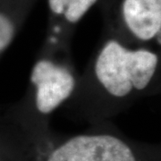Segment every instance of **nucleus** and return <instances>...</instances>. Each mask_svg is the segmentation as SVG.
Returning <instances> with one entry per match:
<instances>
[{
	"label": "nucleus",
	"instance_id": "7",
	"mask_svg": "<svg viewBox=\"0 0 161 161\" xmlns=\"http://www.w3.org/2000/svg\"><path fill=\"white\" fill-rule=\"evenodd\" d=\"M0 161H25L22 152L0 122Z\"/></svg>",
	"mask_w": 161,
	"mask_h": 161
},
{
	"label": "nucleus",
	"instance_id": "4",
	"mask_svg": "<svg viewBox=\"0 0 161 161\" xmlns=\"http://www.w3.org/2000/svg\"><path fill=\"white\" fill-rule=\"evenodd\" d=\"M106 15L104 34L130 47L161 50V0H113Z\"/></svg>",
	"mask_w": 161,
	"mask_h": 161
},
{
	"label": "nucleus",
	"instance_id": "5",
	"mask_svg": "<svg viewBox=\"0 0 161 161\" xmlns=\"http://www.w3.org/2000/svg\"><path fill=\"white\" fill-rule=\"evenodd\" d=\"M98 0H47L50 23L38 53L73 59L72 36L75 25Z\"/></svg>",
	"mask_w": 161,
	"mask_h": 161
},
{
	"label": "nucleus",
	"instance_id": "2",
	"mask_svg": "<svg viewBox=\"0 0 161 161\" xmlns=\"http://www.w3.org/2000/svg\"><path fill=\"white\" fill-rule=\"evenodd\" d=\"M0 121L25 161H161L160 144L132 140L112 121L72 134L56 132L50 125L20 123L1 109Z\"/></svg>",
	"mask_w": 161,
	"mask_h": 161
},
{
	"label": "nucleus",
	"instance_id": "1",
	"mask_svg": "<svg viewBox=\"0 0 161 161\" xmlns=\"http://www.w3.org/2000/svg\"><path fill=\"white\" fill-rule=\"evenodd\" d=\"M161 92V50L130 47L103 34L62 109L89 125L112 121L142 98Z\"/></svg>",
	"mask_w": 161,
	"mask_h": 161
},
{
	"label": "nucleus",
	"instance_id": "6",
	"mask_svg": "<svg viewBox=\"0 0 161 161\" xmlns=\"http://www.w3.org/2000/svg\"><path fill=\"white\" fill-rule=\"evenodd\" d=\"M31 0H0V60L14 41Z\"/></svg>",
	"mask_w": 161,
	"mask_h": 161
},
{
	"label": "nucleus",
	"instance_id": "3",
	"mask_svg": "<svg viewBox=\"0 0 161 161\" xmlns=\"http://www.w3.org/2000/svg\"><path fill=\"white\" fill-rule=\"evenodd\" d=\"M79 75L74 59L38 53L23 98L0 108L6 115L20 123L50 125L52 115L75 94Z\"/></svg>",
	"mask_w": 161,
	"mask_h": 161
}]
</instances>
